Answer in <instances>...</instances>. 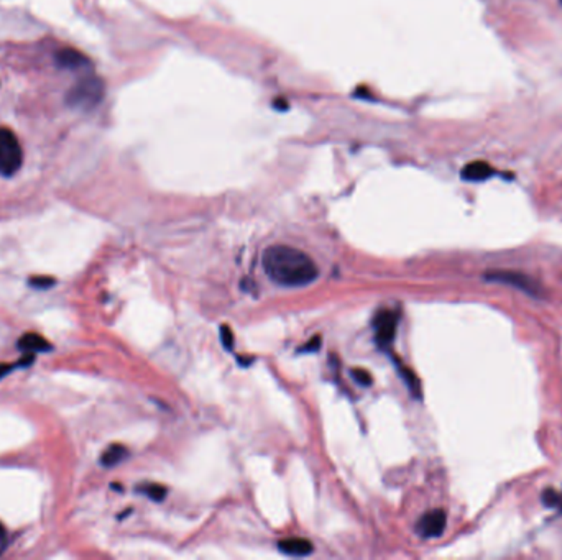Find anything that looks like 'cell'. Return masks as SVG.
Here are the masks:
<instances>
[{"instance_id": "cell-7", "label": "cell", "mask_w": 562, "mask_h": 560, "mask_svg": "<svg viewBox=\"0 0 562 560\" xmlns=\"http://www.w3.org/2000/svg\"><path fill=\"white\" fill-rule=\"evenodd\" d=\"M54 61L61 69H71V71H77V69H86L89 66V59H87L81 51L73 48L59 50L56 53Z\"/></svg>"}, {"instance_id": "cell-4", "label": "cell", "mask_w": 562, "mask_h": 560, "mask_svg": "<svg viewBox=\"0 0 562 560\" xmlns=\"http://www.w3.org/2000/svg\"><path fill=\"white\" fill-rule=\"evenodd\" d=\"M483 278H485L487 281H492V283H501L511 286V288H517L519 291H523V293L533 296V298H541L542 296L541 285L538 283V281H534L531 276L524 275V273L510 270H492Z\"/></svg>"}, {"instance_id": "cell-14", "label": "cell", "mask_w": 562, "mask_h": 560, "mask_svg": "<svg viewBox=\"0 0 562 560\" xmlns=\"http://www.w3.org/2000/svg\"><path fill=\"white\" fill-rule=\"evenodd\" d=\"M350 374H352V378L356 379L358 385H362V386H370L372 381H373L372 377H370V373H368L367 370L354 368L352 372H350Z\"/></svg>"}, {"instance_id": "cell-17", "label": "cell", "mask_w": 562, "mask_h": 560, "mask_svg": "<svg viewBox=\"0 0 562 560\" xmlns=\"http://www.w3.org/2000/svg\"><path fill=\"white\" fill-rule=\"evenodd\" d=\"M319 345H321V339H319V335H316L314 339L310 342V344L303 347L301 351H316L317 349H319Z\"/></svg>"}, {"instance_id": "cell-15", "label": "cell", "mask_w": 562, "mask_h": 560, "mask_svg": "<svg viewBox=\"0 0 562 560\" xmlns=\"http://www.w3.org/2000/svg\"><path fill=\"white\" fill-rule=\"evenodd\" d=\"M53 285H54V278H52V276H33V278H30V286H33V288L46 289V288H52Z\"/></svg>"}, {"instance_id": "cell-10", "label": "cell", "mask_w": 562, "mask_h": 560, "mask_svg": "<svg viewBox=\"0 0 562 560\" xmlns=\"http://www.w3.org/2000/svg\"><path fill=\"white\" fill-rule=\"evenodd\" d=\"M18 349L25 351V354H35V351H50L53 349V345L50 344L43 335L35 334V332H29V334H23L20 337V340H18Z\"/></svg>"}, {"instance_id": "cell-3", "label": "cell", "mask_w": 562, "mask_h": 560, "mask_svg": "<svg viewBox=\"0 0 562 560\" xmlns=\"http://www.w3.org/2000/svg\"><path fill=\"white\" fill-rule=\"evenodd\" d=\"M23 151L20 142L10 128H0V174L13 176L22 168Z\"/></svg>"}, {"instance_id": "cell-9", "label": "cell", "mask_w": 562, "mask_h": 560, "mask_svg": "<svg viewBox=\"0 0 562 560\" xmlns=\"http://www.w3.org/2000/svg\"><path fill=\"white\" fill-rule=\"evenodd\" d=\"M278 549L287 555H293V557H306V555L312 554V550H314L310 540L301 538H289L280 540Z\"/></svg>"}, {"instance_id": "cell-18", "label": "cell", "mask_w": 562, "mask_h": 560, "mask_svg": "<svg viewBox=\"0 0 562 560\" xmlns=\"http://www.w3.org/2000/svg\"><path fill=\"white\" fill-rule=\"evenodd\" d=\"M15 368V365H8V363H0V379L6 377L7 373H10L12 370Z\"/></svg>"}, {"instance_id": "cell-12", "label": "cell", "mask_w": 562, "mask_h": 560, "mask_svg": "<svg viewBox=\"0 0 562 560\" xmlns=\"http://www.w3.org/2000/svg\"><path fill=\"white\" fill-rule=\"evenodd\" d=\"M142 493L146 494V497L153 499V501H161V499H165L167 497V488L161 487L158 483H150V485H144V487L138 488Z\"/></svg>"}, {"instance_id": "cell-16", "label": "cell", "mask_w": 562, "mask_h": 560, "mask_svg": "<svg viewBox=\"0 0 562 560\" xmlns=\"http://www.w3.org/2000/svg\"><path fill=\"white\" fill-rule=\"evenodd\" d=\"M220 337H222V344L227 350H232L234 349V334H232V328L229 326H222L220 327Z\"/></svg>"}, {"instance_id": "cell-5", "label": "cell", "mask_w": 562, "mask_h": 560, "mask_svg": "<svg viewBox=\"0 0 562 560\" xmlns=\"http://www.w3.org/2000/svg\"><path fill=\"white\" fill-rule=\"evenodd\" d=\"M400 316L398 312L390 311V309H381L373 319V327H375V340L381 349H388L393 344L396 328H398Z\"/></svg>"}, {"instance_id": "cell-11", "label": "cell", "mask_w": 562, "mask_h": 560, "mask_svg": "<svg viewBox=\"0 0 562 560\" xmlns=\"http://www.w3.org/2000/svg\"><path fill=\"white\" fill-rule=\"evenodd\" d=\"M127 457H128V451L126 446H122V444H112V446L107 447L102 452L100 464H102L105 469H112V467L119 465L121 462L126 460Z\"/></svg>"}, {"instance_id": "cell-1", "label": "cell", "mask_w": 562, "mask_h": 560, "mask_svg": "<svg viewBox=\"0 0 562 560\" xmlns=\"http://www.w3.org/2000/svg\"><path fill=\"white\" fill-rule=\"evenodd\" d=\"M261 265L271 281L287 288H301L319 278V266L303 250L289 245H271L264 252Z\"/></svg>"}, {"instance_id": "cell-6", "label": "cell", "mask_w": 562, "mask_h": 560, "mask_svg": "<svg viewBox=\"0 0 562 560\" xmlns=\"http://www.w3.org/2000/svg\"><path fill=\"white\" fill-rule=\"evenodd\" d=\"M446 521H448V517H446V513L442 509H432V511L419 517L416 532L425 539L439 538L446 529Z\"/></svg>"}, {"instance_id": "cell-2", "label": "cell", "mask_w": 562, "mask_h": 560, "mask_svg": "<svg viewBox=\"0 0 562 560\" xmlns=\"http://www.w3.org/2000/svg\"><path fill=\"white\" fill-rule=\"evenodd\" d=\"M104 96V84L98 76L81 77L68 92L66 102L69 107L75 109H92L99 104Z\"/></svg>"}, {"instance_id": "cell-8", "label": "cell", "mask_w": 562, "mask_h": 560, "mask_svg": "<svg viewBox=\"0 0 562 560\" xmlns=\"http://www.w3.org/2000/svg\"><path fill=\"white\" fill-rule=\"evenodd\" d=\"M462 179L464 181L471 183H482L490 179L492 176L496 174V171L492 168L487 161H472V163L465 165L462 169Z\"/></svg>"}, {"instance_id": "cell-19", "label": "cell", "mask_w": 562, "mask_h": 560, "mask_svg": "<svg viewBox=\"0 0 562 560\" xmlns=\"http://www.w3.org/2000/svg\"><path fill=\"white\" fill-rule=\"evenodd\" d=\"M3 539H6V527L0 522V545L3 544Z\"/></svg>"}, {"instance_id": "cell-13", "label": "cell", "mask_w": 562, "mask_h": 560, "mask_svg": "<svg viewBox=\"0 0 562 560\" xmlns=\"http://www.w3.org/2000/svg\"><path fill=\"white\" fill-rule=\"evenodd\" d=\"M541 499L547 508L561 506V509H562V497L557 492H554V490H546V492L542 493Z\"/></svg>"}]
</instances>
